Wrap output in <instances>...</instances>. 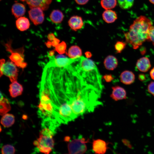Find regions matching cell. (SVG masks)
<instances>
[{
    "label": "cell",
    "mask_w": 154,
    "mask_h": 154,
    "mask_svg": "<svg viewBox=\"0 0 154 154\" xmlns=\"http://www.w3.org/2000/svg\"><path fill=\"white\" fill-rule=\"evenodd\" d=\"M62 81L72 112L77 117L93 112L102 104L99 100L101 94L85 84L73 68H69L64 72Z\"/></svg>",
    "instance_id": "6da1fadb"
},
{
    "label": "cell",
    "mask_w": 154,
    "mask_h": 154,
    "mask_svg": "<svg viewBox=\"0 0 154 154\" xmlns=\"http://www.w3.org/2000/svg\"><path fill=\"white\" fill-rule=\"evenodd\" d=\"M39 91L46 97L59 123L66 124L77 118L60 79L52 77L42 79Z\"/></svg>",
    "instance_id": "7a4b0ae2"
},
{
    "label": "cell",
    "mask_w": 154,
    "mask_h": 154,
    "mask_svg": "<svg viewBox=\"0 0 154 154\" xmlns=\"http://www.w3.org/2000/svg\"><path fill=\"white\" fill-rule=\"evenodd\" d=\"M71 64L84 82L101 94L102 90L101 76L94 62L81 56Z\"/></svg>",
    "instance_id": "3957f363"
},
{
    "label": "cell",
    "mask_w": 154,
    "mask_h": 154,
    "mask_svg": "<svg viewBox=\"0 0 154 154\" xmlns=\"http://www.w3.org/2000/svg\"><path fill=\"white\" fill-rule=\"evenodd\" d=\"M152 21L146 17L141 15L134 21L128 31L124 33L126 42L136 49L148 40L149 31L153 26Z\"/></svg>",
    "instance_id": "277c9868"
},
{
    "label": "cell",
    "mask_w": 154,
    "mask_h": 154,
    "mask_svg": "<svg viewBox=\"0 0 154 154\" xmlns=\"http://www.w3.org/2000/svg\"><path fill=\"white\" fill-rule=\"evenodd\" d=\"M54 133L53 131L47 127L43 128L40 131L39 137L33 143L39 152L48 154L52 151L54 144L53 138Z\"/></svg>",
    "instance_id": "5b68a950"
},
{
    "label": "cell",
    "mask_w": 154,
    "mask_h": 154,
    "mask_svg": "<svg viewBox=\"0 0 154 154\" xmlns=\"http://www.w3.org/2000/svg\"><path fill=\"white\" fill-rule=\"evenodd\" d=\"M12 43V40H10L5 44L6 51L11 53L9 58L17 66L23 69L26 67L27 65V63L24 61V47L14 49L11 46Z\"/></svg>",
    "instance_id": "8992f818"
},
{
    "label": "cell",
    "mask_w": 154,
    "mask_h": 154,
    "mask_svg": "<svg viewBox=\"0 0 154 154\" xmlns=\"http://www.w3.org/2000/svg\"><path fill=\"white\" fill-rule=\"evenodd\" d=\"M0 76L4 74L8 77L12 83L17 81L18 71L16 65L12 61H8L5 63L3 58L0 60Z\"/></svg>",
    "instance_id": "52a82bcc"
},
{
    "label": "cell",
    "mask_w": 154,
    "mask_h": 154,
    "mask_svg": "<svg viewBox=\"0 0 154 154\" xmlns=\"http://www.w3.org/2000/svg\"><path fill=\"white\" fill-rule=\"evenodd\" d=\"M89 142V139L86 140L81 135L69 141L67 145L68 153L74 154L84 153L87 149L86 143Z\"/></svg>",
    "instance_id": "ba28073f"
},
{
    "label": "cell",
    "mask_w": 154,
    "mask_h": 154,
    "mask_svg": "<svg viewBox=\"0 0 154 154\" xmlns=\"http://www.w3.org/2000/svg\"><path fill=\"white\" fill-rule=\"evenodd\" d=\"M49 61L54 66L58 67H64L71 64L74 62L76 58H68L65 56L58 54L54 56L49 57Z\"/></svg>",
    "instance_id": "9c48e42d"
},
{
    "label": "cell",
    "mask_w": 154,
    "mask_h": 154,
    "mask_svg": "<svg viewBox=\"0 0 154 154\" xmlns=\"http://www.w3.org/2000/svg\"><path fill=\"white\" fill-rule=\"evenodd\" d=\"M31 9L28 13L31 21L35 25L42 24L44 20L43 10L38 7H34Z\"/></svg>",
    "instance_id": "30bf717a"
},
{
    "label": "cell",
    "mask_w": 154,
    "mask_h": 154,
    "mask_svg": "<svg viewBox=\"0 0 154 154\" xmlns=\"http://www.w3.org/2000/svg\"><path fill=\"white\" fill-rule=\"evenodd\" d=\"M109 143L100 139H93L92 142V149L96 154H104L109 148L108 147Z\"/></svg>",
    "instance_id": "8fae6325"
},
{
    "label": "cell",
    "mask_w": 154,
    "mask_h": 154,
    "mask_svg": "<svg viewBox=\"0 0 154 154\" xmlns=\"http://www.w3.org/2000/svg\"><path fill=\"white\" fill-rule=\"evenodd\" d=\"M112 91L110 97L115 101L125 99L127 93L125 89L121 87L116 86L112 87Z\"/></svg>",
    "instance_id": "7c38bea8"
},
{
    "label": "cell",
    "mask_w": 154,
    "mask_h": 154,
    "mask_svg": "<svg viewBox=\"0 0 154 154\" xmlns=\"http://www.w3.org/2000/svg\"><path fill=\"white\" fill-rule=\"evenodd\" d=\"M31 8L38 7L43 11L46 10L48 8L52 0H25Z\"/></svg>",
    "instance_id": "4fadbf2b"
},
{
    "label": "cell",
    "mask_w": 154,
    "mask_h": 154,
    "mask_svg": "<svg viewBox=\"0 0 154 154\" xmlns=\"http://www.w3.org/2000/svg\"><path fill=\"white\" fill-rule=\"evenodd\" d=\"M68 23L70 28L74 31L80 29L84 25L82 18L77 15L71 17L69 20Z\"/></svg>",
    "instance_id": "5bb4252c"
},
{
    "label": "cell",
    "mask_w": 154,
    "mask_h": 154,
    "mask_svg": "<svg viewBox=\"0 0 154 154\" xmlns=\"http://www.w3.org/2000/svg\"><path fill=\"white\" fill-rule=\"evenodd\" d=\"M136 66L140 71L145 72L150 69L151 65L149 58L147 57H143L137 60Z\"/></svg>",
    "instance_id": "9a60e30c"
},
{
    "label": "cell",
    "mask_w": 154,
    "mask_h": 154,
    "mask_svg": "<svg viewBox=\"0 0 154 154\" xmlns=\"http://www.w3.org/2000/svg\"><path fill=\"white\" fill-rule=\"evenodd\" d=\"M23 91L22 86L17 81L11 84L9 86V92L10 96L15 98L22 94Z\"/></svg>",
    "instance_id": "2e32d148"
},
{
    "label": "cell",
    "mask_w": 154,
    "mask_h": 154,
    "mask_svg": "<svg viewBox=\"0 0 154 154\" xmlns=\"http://www.w3.org/2000/svg\"><path fill=\"white\" fill-rule=\"evenodd\" d=\"M121 82L126 85L131 84L135 80V75L132 71L125 70L123 71L120 76Z\"/></svg>",
    "instance_id": "e0dca14e"
},
{
    "label": "cell",
    "mask_w": 154,
    "mask_h": 154,
    "mask_svg": "<svg viewBox=\"0 0 154 154\" xmlns=\"http://www.w3.org/2000/svg\"><path fill=\"white\" fill-rule=\"evenodd\" d=\"M104 64L105 68L109 70H113L116 68L118 65L117 59L115 56L109 55L105 59Z\"/></svg>",
    "instance_id": "ac0fdd59"
},
{
    "label": "cell",
    "mask_w": 154,
    "mask_h": 154,
    "mask_svg": "<svg viewBox=\"0 0 154 154\" xmlns=\"http://www.w3.org/2000/svg\"><path fill=\"white\" fill-rule=\"evenodd\" d=\"M24 5L20 3H16L12 6L11 11L13 14L16 18H18L23 16L25 12Z\"/></svg>",
    "instance_id": "d6986e66"
},
{
    "label": "cell",
    "mask_w": 154,
    "mask_h": 154,
    "mask_svg": "<svg viewBox=\"0 0 154 154\" xmlns=\"http://www.w3.org/2000/svg\"><path fill=\"white\" fill-rule=\"evenodd\" d=\"M102 17L103 20L108 23L114 22L117 18L116 12L111 9L106 10L102 13Z\"/></svg>",
    "instance_id": "ffe728a7"
},
{
    "label": "cell",
    "mask_w": 154,
    "mask_h": 154,
    "mask_svg": "<svg viewBox=\"0 0 154 154\" xmlns=\"http://www.w3.org/2000/svg\"><path fill=\"white\" fill-rule=\"evenodd\" d=\"M15 122V117L12 114L6 113L3 116L1 123L5 127H9L12 126Z\"/></svg>",
    "instance_id": "44dd1931"
},
{
    "label": "cell",
    "mask_w": 154,
    "mask_h": 154,
    "mask_svg": "<svg viewBox=\"0 0 154 154\" xmlns=\"http://www.w3.org/2000/svg\"><path fill=\"white\" fill-rule=\"evenodd\" d=\"M0 113L1 116H3L9 112L11 107L8 100L4 98L1 92Z\"/></svg>",
    "instance_id": "7402d4cb"
},
{
    "label": "cell",
    "mask_w": 154,
    "mask_h": 154,
    "mask_svg": "<svg viewBox=\"0 0 154 154\" xmlns=\"http://www.w3.org/2000/svg\"><path fill=\"white\" fill-rule=\"evenodd\" d=\"M17 28L21 31H24L28 29L30 26L28 19L25 17H21L16 22Z\"/></svg>",
    "instance_id": "603a6c76"
},
{
    "label": "cell",
    "mask_w": 154,
    "mask_h": 154,
    "mask_svg": "<svg viewBox=\"0 0 154 154\" xmlns=\"http://www.w3.org/2000/svg\"><path fill=\"white\" fill-rule=\"evenodd\" d=\"M68 57L72 59H75L82 56V51L80 48L77 45L71 46L66 53Z\"/></svg>",
    "instance_id": "cb8c5ba5"
},
{
    "label": "cell",
    "mask_w": 154,
    "mask_h": 154,
    "mask_svg": "<svg viewBox=\"0 0 154 154\" xmlns=\"http://www.w3.org/2000/svg\"><path fill=\"white\" fill-rule=\"evenodd\" d=\"M50 17L51 21L55 23H60L62 21L64 16L63 13L59 10H53L50 14Z\"/></svg>",
    "instance_id": "d4e9b609"
},
{
    "label": "cell",
    "mask_w": 154,
    "mask_h": 154,
    "mask_svg": "<svg viewBox=\"0 0 154 154\" xmlns=\"http://www.w3.org/2000/svg\"><path fill=\"white\" fill-rule=\"evenodd\" d=\"M100 4L105 9H111L116 6L117 0H101Z\"/></svg>",
    "instance_id": "484cf974"
},
{
    "label": "cell",
    "mask_w": 154,
    "mask_h": 154,
    "mask_svg": "<svg viewBox=\"0 0 154 154\" xmlns=\"http://www.w3.org/2000/svg\"><path fill=\"white\" fill-rule=\"evenodd\" d=\"M119 7L123 9H127L132 7L134 0H117Z\"/></svg>",
    "instance_id": "4316f807"
},
{
    "label": "cell",
    "mask_w": 154,
    "mask_h": 154,
    "mask_svg": "<svg viewBox=\"0 0 154 154\" xmlns=\"http://www.w3.org/2000/svg\"><path fill=\"white\" fill-rule=\"evenodd\" d=\"M15 152V147L10 145H4L1 149V152L2 154H14Z\"/></svg>",
    "instance_id": "83f0119b"
},
{
    "label": "cell",
    "mask_w": 154,
    "mask_h": 154,
    "mask_svg": "<svg viewBox=\"0 0 154 154\" xmlns=\"http://www.w3.org/2000/svg\"><path fill=\"white\" fill-rule=\"evenodd\" d=\"M55 47L56 51L59 54H62L66 53L67 45L64 41H62Z\"/></svg>",
    "instance_id": "f1b7e54d"
},
{
    "label": "cell",
    "mask_w": 154,
    "mask_h": 154,
    "mask_svg": "<svg viewBox=\"0 0 154 154\" xmlns=\"http://www.w3.org/2000/svg\"><path fill=\"white\" fill-rule=\"evenodd\" d=\"M126 43L122 41H117L114 46L115 50L117 53H121L126 47Z\"/></svg>",
    "instance_id": "f546056e"
},
{
    "label": "cell",
    "mask_w": 154,
    "mask_h": 154,
    "mask_svg": "<svg viewBox=\"0 0 154 154\" xmlns=\"http://www.w3.org/2000/svg\"><path fill=\"white\" fill-rule=\"evenodd\" d=\"M147 41L151 42L154 46V26H153L150 29Z\"/></svg>",
    "instance_id": "4dcf8cb0"
},
{
    "label": "cell",
    "mask_w": 154,
    "mask_h": 154,
    "mask_svg": "<svg viewBox=\"0 0 154 154\" xmlns=\"http://www.w3.org/2000/svg\"><path fill=\"white\" fill-rule=\"evenodd\" d=\"M148 92L154 96V81L151 82L147 88Z\"/></svg>",
    "instance_id": "1f68e13d"
},
{
    "label": "cell",
    "mask_w": 154,
    "mask_h": 154,
    "mask_svg": "<svg viewBox=\"0 0 154 154\" xmlns=\"http://www.w3.org/2000/svg\"><path fill=\"white\" fill-rule=\"evenodd\" d=\"M103 78L107 82H111L114 79V78L111 74H106L103 76Z\"/></svg>",
    "instance_id": "d6a6232c"
},
{
    "label": "cell",
    "mask_w": 154,
    "mask_h": 154,
    "mask_svg": "<svg viewBox=\"0 0 154 154\" xmlns=\"http://www.w3.org/2000/svg\"><path fill=\"white\" fill-rule=\"evenodd\" d=\"M76 3L78 4L83 5L86 4L89 0H75Z\"/></svg>",
    "instance_id": "836d02e7"
},
{
    "label": "cell",
    "mask_w": 154,
    "mask_h": 154,
    "mask_svg": "<svg viewBox=\"0 0 154 154\" xmlns=\"http://www.w3.org/2000/svg\"><path fill=\"white\" fill-rule=\"evenodd\" d=\"M51 41L52 44V46L53 47H56L59 43L60 40L58 39L55 37Z\"/></svg>",
    "instance_id": "e575fe53"
},
{
    "label": "cell",
    "mask_w": 154,
    "mask_h": 154,
    "mask_svg": "<svg viewBox=\"0 0 154 154\" xmlns=\"http://www.w3.org/2000/svg\"><path fill=\"white\" fill-rule=\"evenodd\" d=\"M122 141L123 143L126 146H127L129 148H131V145L130 143V142L128 140L124 139H123L122 140Z\"/></svg>",
    "instance_id": "d590c367"
},
{
    "label": "cell",
    "mask_w": 154,
    "mask_h": 154,
    "mask_svg": "<svg viewBox=\"0 0 154 154\" xmlns=\"http://www.w3.org/2000/svg\"><path fill=\"white\" fill-rule=\"evenodd\" d=\"M55 38V37L54 35L52 33H49L47 36L48 39L50 41H52Z\"/></svg>",
    "instance_id": "8d00e7d4"
},
{
    "label": "cell",
    "mask_w": 154,
    "mask_h": 154,
    "mask_svg": "<svg viewBox=\"0 0 154 154\" xmlns=\"http://www.w3.org/2000/svg\"><path fill=\"white\" fill-rule=\"evenodd\" d=\"M138 78L139 80L141 81H143L146 79L145 75L143 74H140L138 75Z\"/></svg>",
    "instance_id": "74e56055"
},
{
    "label": "cell",
    "mask_w": 154,
    "mask_h": 154,
    "mask_svg": "<svg viewBox=\"0 0 154 154\" xmlns=\"http://www.w3.org/2000/svg\"><path fill=\"white\" fill-rule=\"evenodd\" d=\"M55 51V49L50 51L48 53V57L54 56Z\"/></svg>",
    "instance_id": "f35d334b"
},
{
    "label": "cell",
    "mask_w": 154,
    "mask_h": 154,
    "mask_svg": "<svg viewBox=\"0 0 154 154\" xmlns=\"http://www.w3.org/2000/svg\"><path fill=\"white\" fill-rule=\"evenodd\" d=\"M45 43L47 47L49 48H50L52 46V41L49 40H48Z\"/></svg>",
    "instance_id": "ab89813d"
},
{
    "label": "cell",
    "mask_w": 154,
    "mask_h": 154,
    "mask_svg": "<svg viewBox=\"0 0 154 154\" xmlns=\"http://www.w3.org/2000/svg\"><path fill=\"white\" fill-rule=\"evenodd\" d=\"M150 75L151 78L154 80V67L151 70L150 72Z\"/></svg>",
    "instance_id": "60d3db41"
},
{
    "label": "cell",
    "mask_w": 154,
    "mask_h": 154,
    "mask_svg": "<svg viewBox=\"0 0 154 154\" xmlns=\"http://www.w3.org/2000/svg\"><path fill=\"white\" fill-rule=\"evenodd\" d=\"M85 54L87 58H91L92 56V54L89 51H86L85 53Z\"/></svg>",
    "instance_id": "b9f144b4"
},
{
    "label": "cell",
    "mask_w": 154,
    "mask_h": 154,
    "mask_svg": "<svg viewBox=\"0 0 154 154\" xmlns=\"http://www.w3.org/2000/svg\"><path fill=\"white\" fill-rule=\"evenodd\" d=\"M70 138L69 136H66L64 138V141H69L70 140Z\"/></svg>",
    "instance_id": "7bdbcfd3"
},
{
    "label": "cell",
    "mask_w": 154,
    "mask_h": 154,
    "mask_svg": "<svg viewBox=\"0 0 154 154\" xmlns=\"http://www.w3.org/2000/svg\"><path fill=\"white\" fill-rule=\"evenodd\" d=\"M149 1L151 3L154 4V0H149Z\"/></svg>",
    "instance_id": "ee69618b"
},
{
    "label": "cell",
    "mask_w": 154,
    "mask_h": 154,
    "mask_svg": "<svg viewBox=\"0 0 154 154\" xmlns=\"http://www.w3.org/2000/svg\"><path fill=\"white\" fill-rule=\"evenodd\" d=\"M20 0V1H25V0Z\"/></svg>",
    "instance_id": "f6af8a7d"
}]
</instances>
